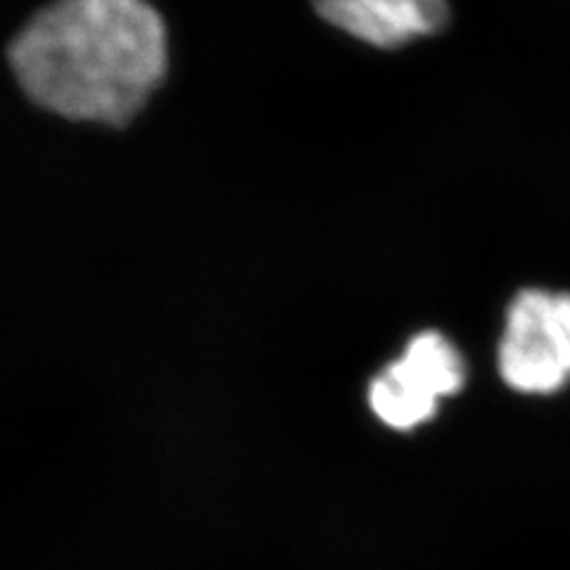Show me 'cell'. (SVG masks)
<instances>
[{
    "instance_id": "1",
    "label": "cell",
    "mask_w": 570,
    "mask_h": 570,
    "mask_svg": "<svg viewBox=\"0 0 570 570\" xmlns=\"http://www.w3.org/2000/svg\"><path fill=\"white\" fill-rule=\"evenodd\" d=\"M8 62L41 110L115 129L167 79L169 33L148 0H52L17 31Z\"/></svg>"
},
{
    "instance_id": "2",
    "label": "cell",
    "mask_w": 570,
    "mask_h": 570,
    "mask_svg": "<svg viewBox=\"0 0 570 570\" xmlns=\"http://www.w3.org/2000/svg\"><path fill=\"white\" fill-rule=\"evenodd\" d=\"M499 373L523 395H551L570 381V293L525 288L511 299Z\"/></svg>"
},
{
    "instance_id": "3",
    "label": "cell",
    "mask_w": 570,
    "mask_h": 570,
    "mask_svg": "<svg viewBox=\"0 0 570 570\" xmlns=\"http://www.w3.org/2000/svg\"><path fill=\"white\" fill-rule=\"evenodd\" d=\"M466 383V362L450 337L423 331L409 341L400 360L387 364L368 385V404L395 431L431 421L442 397L456 395Z\"/></svg>"
},
{
    "instance_id": "4",
    "label": "cell",
    "mask_w": 570,
    "mask_h": 570,
    "mask_svg": "<svg viewBox=\"0 0 570 570\" xmlns=\"http://www.w3.org/2000/svg\"><path fill=\"white\" fill-rule=\"evenodd\" d=\"M314 8L321 20L373 48L392 50L412 41L400 27L387 22L385 17L360 3H352V0H314Z\"/></svg>"
},
{
    "instance_id": "5",
    "label": "cell",
    "mask_w": 570,
    "mask_h": 570,
    "mask_svg": "<svg viewBox=\"0 0 570 570\" xmlns=\"http://www.w3.org/2000/svg\"><path fill=\"white\" fill-rule=\"evenodd\" d=\"M352 3H360L385 17L412 41L419 36H433L450 22L448 0H352Z\"/></svg>"
}]
</instances>
